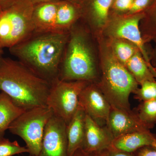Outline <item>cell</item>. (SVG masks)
<instances>
[{"instance_id": "obj_16", "label": "cell", "mask_w": 156, "mask_h": 156, "mask_svg": "<svg viewBox=\"0 0 156 156\" xmlns=\"http://www.w3.org/2000/svg\"><path fill=\"white\" fill-rule=\"evenodd\" d=\"M80 6L67 0L58 2L53 32L66 33L81 19Z\"/></svg>"}, {"instance_id": "obj_24", "label": "cell", "mask_w": 156, "mask_h": 156, "mask_svg": "<svg viewBox=\"0 0 156 156\" xmlns=\"http://www.w3.org/2000/svg\"><path fill=\"white\" fill-rule=\"evenodd\" d=\"M29 153L26 147L20 146L17 141H11L4 137L0 138V156H13Z\"/></svg>"}, {"instance_id": "obj_5", "label": "cell", "mask_w": 156, "mask_h": 156, "mask_svg": "<svg viewBox=\"0 0 156 156\" xmlns=\"http://www.w3.org/2000/svg\"><path fill=\"white\" fill-rule=\"evenodd\" d=\"M34 5L30 0H16L0 15V48H9L34 33Z\"/></svg>"}, {"instance_id": "obj_34", "label": "cell", "mask_w": 156, "mask_h": 156, "mask_svg": "<svg viewBox=\"0 0 156 156\" xmlns=\"http://www.w3.org/2000/svg\"><path fill=\"white\" fill-rule=\"evenodd\" d=\"M3 49L0 48V59L3 57Z\"/></svg>"}, {"instance_id": "obj_20", "label": "cell", "mask_w": 156, "mask_h": 156, "mask_svg": "<svg viewBox=\"0 0 156 156\" xmlns=\"http://www.w3.org/2000/svg\"><path fill=\"white\" fill-rule=\"evenodd\" d=\"M105 38L115 58L125 66L129 59L139 51L136 45L126 39Z\"/></svg>"}, {"instance_id": "obj_28", "label": "cell", "mask_w": 156, "mask_h": 156, "mask_svg": "<svg viewBox=\"0 0 156 156\" xmlns=\"http://www.w3.org/2000/svg\"><path fill=\"white\" fill-rule=\"evenodd\" d=\"M133 154L134 156H156V148L145 146L140 148Z\"/></svg>"}, {"instance_id": "obj_4", "label": "cell", "mask_w": 156, "mask_h": 156, "mask_svg": "<svg viewBox=\"0 0 156 156\" xmlns=\"http://www.w3.org/2000/svg\"><path fill=\"white\" fill-rule=\"evenodd\" d=\"M99 52L100 77L96 83L112 107L131 110L129 96L138 83L126 66L114 56L103 37L96 38Z\"/></svg>"}, {"instance_id": "obj_25", "label": "cell", "mask_w": 156, "mask_h": 156, "mask_svg": "<svg viewBox=\"0 0 156 156\" xmlns=\"http://www.w3.org/2000/svg\"><path fill=\"white\" fill-rule=\"evenodd\" d=\"M134 0H112L109 16H124L128 14Z\"/></svg>"}, {"instance_id": "obj_33", "label": "cell", "mask_w": 156, "mask_h": 156, "mask_svg": "<svg viewBox=\"0 0 156 156\" xmlns=\"http://www.w3.org/2000/svg\"><path fill=\"white\" fill-rule=\"evenodd\" d=\"M68 1H69L71 2L75 3V4H78L79 5L80 2L81 0H67Z\"/></svg>"}, {"instance_id": "obj_19", "label": "cell", "mask_w": 156, "mask_h": 156, "mask_svg": "<svg viewBox=\"0 0 156 156\" xmlns=\"http://www.w3.org/2000/svg\"><path fill=\"white\" fill-rule=\"evenodd\" d=\"M126 68L132 75L139 86L147 81L156 79L140 51H137L127 62Z\"/></svg>"}, {"instance_id": "obj_30", "label": "cell", "mask_w": 156, "mask_h": 156, "mask_svg": "<svg viewBox=\"0 0 156 156\" xmlns=\"http://www.w3.org/2000/svg\"><path fill=\"white\" fill-rule=\"evenodd\" d=\"M72 156H95V154L88 152L83 149L80 148L76 151Z\"/></svg>"}, {"instance_id": "obj_14", "label": "cell", "mask_w": 156, "mask_h": 156, "mask_svg": "<svg viewBox=\"0 0 156 156\" xmlns=\"http://www.w3.org/2000/svg\"><path fill=\"white\" fill-rule=\"evenodd\" d=\"M145 146L156 148V135L150 131H137L116 137L114 139L112 147L126 152L133 153Z\"/></svg>"}, {"instance_id": "obj_37", "label": "cell", "mask_w": 156, "mask_h": 156, "mask_svg": "<svg viewBox=\"0 0 156 156\" xmlns=\"http://www.w3.org/2000/svg\"><path fill=\"white\" fill-rule=\"evenodd\" d=\"M30 156H32L30 155Z\"/></svg>"}, {"instance_id": "obj_15", "label": "cell", "mask_w": 156, "mask_h": 156, "mask_svg": "<svg viewBox=\"0 0 156 156\" xmlns=\"http://www.w3.org/2000/svg\"><path fill=\"white\" fill-rule=\"evenodd\" d=\"M86 116L83 109L79 105L72 119L66 125L67 156H72L77 150L83 148L85 136Z\"/></svg>"}, {"instance_id": "obj_32", "label": "cell", "mask_w": 156, "mask_h": 156, "mask_svg": "<svg viewBox=\"0 0 156 156\" xmlns=\"http://www.w3.org/2000/svg\"><path fill=\"white\" fill-rule=\"evenodd\" d=\"M61 1L62 0H30L34 6L38 4H42V3L55 2H58Z\"/></svg>"}, {"instance_id": "obj_8", "label": "cell", "mask_w": 156, "mask_h": 156, "mask_svg": "<svg viewBox=\"0 0 156 156\" xmlns=\"http://www.w3.org/2000/svg\"><path fill=\"white\" fill-rule=\"evenodd\" d=\"M144 12L131 15L109 16L101 35L105 38H122L136 45L156 79V70L151 62L146 44L143 39L139 25Z\"/></svg>"}, {"instance_id": "obj_7", "label": "cell", "mask_w": 156, "mask_h": 156, "mask_svg": "<svg viewBox=\"0 0 156 156\" xmlns=\"http://www.w3.org/2000/svg\"><path fill=\"white\" fill-rule=\"evenodd\" d=\"M90 82L86 81H62L58 78L51 83L47 98V106L53 115L69 122L79 106V99L83 89Z\"/></svg>"}, {"instance_id": "obj_3", "label": "cell", "mask_w": 156, "mask_h": 156, "mask_svg": "<svg viewBox=\"0 0 156 156\" xmlns=\"http://www.w3.org/2000/svg\"><path fill=\"white\" fill-rule=\"evenodd\" d=\"M50 86L51 83L18 60L0 59V91L23 109L47 106Z\"/></svg>"}, {"instance_id": "obj_26", "label": "cell", "mask_w": 156, "mask_h": 156, "mask_svg": "<svg viewBox=\"0 0 156 156\" xmlns=\"http://www.w3.org/2000/svg\"><path fill=\"white\" fill-rule=\"evenodd\" d=\"M154 0H134L132 6L128 14L131 15L144 12L152 5Z\"/></svg>"}, {"instance_id": "obj_18", "label": "cell", "mask_w": 156, "mask_h": 156, "mask_svg": "<svg viewBox=\"0 0 156 156\" xmlns=\"http://www.w3.org/2000/svg\"><path fill=\"white\" fill-rule=\"evenodd\" d=\"M4 92L0 93V138L4 137L11 123L25 111Z\"/></svg>"}, {"instance_id": "obj_11", "label": "cell", "mask_w": 156, "mask_h": 156, "mask_svg": "<svg viewBox=\"0 0 156 156\" xmlns=\"http://www.w3.org/2000/svg\"><path fill=\"white\" fill-rule=\"evenodd\" d=\"M112 0H81V20L95 38L101 35L109 19Z\"/></svg>"}, {"instance_id": "obj_29", "label": "cell", "mask_w": 156, "mask_h": 156, "mask_svg": "<svg viewBox=\"0 0 156 156\" xmlns=\"http://www.w3.org/2000/svg\"><path fill=\"white\" fill-rule=\"evenodd\" d=\"M16 0H0V7L2 10L7 9L12 5Z\"/></svg>"}, {"instance_id": "obj_10", "label": "cell", "mask_w": 156, "mask_h": 156, "mask_svg": "<svg viewBox=\"0 0 156 156\" xmlns=\"http://www.w3.org/2000/svg\"><path fill=\"white\" fill-rule=\"evenodd\" d=\"M79 105L99 125H106L111 106L96 83H90L82 90Z\"/></svg>"}, {"instance_id": "obj_21", "label": "cell", "mask_w": 156, "mask_h": 156, "mask_svg": "<svg viewBox=\"0 0 156 156\" xmlns=\"http://www.w3.org/2000/svg\"><path fill=\"white\" fill-rule=\"evenodd\" d=\"M144 14L139 27L143 39L147 44L156 39V0H154Z\"/></svg>"}, {"instance_id": "obj_9", "label": "cell", "mask_w": 156, "mask_h": 156, "mask_svg": "<svg viewBox=\"0 0 156 156\" xmlns=\"http://www.w3.org/2000/svg\"><path fill=\"white\" fill-rule=\"evenodd\" d=\"M67 152L66 123L53 115L45 127L37 156H67Z\"/></svg>"}, {"instance_id": "obj_35", "label": "cell", "mask_w": 156, "mask_h": 156, "mask_svg": "<svg viewBox=\"0 0 156 156\" xmlns=\"http://www.w3.org/2000/svg\"><path fill=\"white\" fill-rule=\"evenodd\" d=\"M2 8H1V7H0V15H1V13H2Z\"/></svg>"}, {"instance_id": "obj_17", "label": "cell", "mask_w": 156, "mask_h": 156, "mask_svg": "<svg viewBox=\"0 0 156 156\" xmlns=\"http://www.w3.org/2000/svg\"><path fill=\"white\" fill-rule=\"evenodd\" d=\"M58 4V2H48L34 6L32 20L34 32H53Z\"/></svg>"}, {"instance_id": "obj_2", "label": "cell", "mask_w": 156, "mask_h": 156, "mask_svg": "<svg viewBox=\"0 0 156 156\" xmlns=\"http://www.w3.org/2000/svg\"><path fill=\"white\" fill-rule=\"evenodd\" d=\"M100 77L97 39L81 20L71 28L58 78L97 83Z\"/></svg>"}, {"instance_id": "obj_12", "label": "cell", "mask_w": 156, "mask_h": 156, "mask_svg": "<svg viewBox=\"0 0 156 156\" xmlns=\"http://www.w3.org/2000/svg\"><path fill=\"white\" fill-rule=\"evenodd\" d=\"M106 125L115 138L133 132L150 131L134 110H125L112 107Z\"/></svg>"}, {"instance_id": "obj_23", "label": "cell", "mask_w": 156, "mask_h": 156, "mask_svg": "<svg viewBox=\"0 0 156 156\" xmlns=\"http://www.w3.org/2000/svg\"><path fill=\"white\" fill-rule=\"evenodd\" d=\"M133 93L135 99L141 102L156 99V80L145 81Z\"/></svg>"}, {"instance_id": "obj_27", "label": "cell", "mask_w": 156, "mask_h": 156, "mask_svg": "<svg viewBox=\"0 0 156 156\" xmlns=\"http://www.w3.org/2000/svg\"><path fill=\"white\" fill-rule=\"evenodd\" d=\"M94 154L95 156H134L133 153L118 150L112 147Z\"/></svg>"}, {"instance_id": "obj_36", "label": "cell", "mask_w": 156, "mask_h": 156, "mask_svg": "<svg viewBox=\"0 0 156 156\" xmlns=\"http://www.w3.org/2000/svg\"><path fill=\"white\" fill-rule=\"evenodd\" d=\"M1 91H0V93H1Z\"/></svg>"}, {"instance_id": "obj_31", "label": "cell", "mask_w": 156, "mask_h": 156, "mask_svg": "<svg viewBox=\"0 0 156 156\" xmlns=\"http://www.w3.org/2000/svg\"><path fill=\"white\" fill-rule=\"evenodd\" d=\"M154 42L155 45L152 52H151L150 59L152 65L156 70V39L154 41Z\"/></svg>"}, {"instance_id": "obj_6", "label": "cell", "mask_w": 156, "mask_h": 156, "mask_svg": "<svg viewBox=\"0 0 156 156\" xmlns=\"http://www.w3.org/2000/svg\"><path fill=\"white\" fill-rule=\"evenodd\" d=\"M53 115L47 106L27 110L11 123L8 130L25 141L30 155L37 156L41 147L45 127Z\"/></svg>"}, {"instance_id": "obj_1", "label": "cell", "mask_w": 156, "mask_h": 156, "mask_svg": "<svg viewBox=\"0 0 156 156\" xmlns=\"http://www.w3.org/2000/svg\"><path fill=\"white\" fill-rule=\"evenodd\" d=\"M69 32H34L9 48L17 60L50 83L58 79Z\"/></svg>"}, {"instance_id": "obj_22", "label": "cell", "mask_w": 156, "mask_h": 156, "mask_svg": "<svg viewBox=\"0 0 156 156\" xmlns=\"http://www.w3.org/2000/svg\"><path fill=\"white\" fill-rule=\"evenodd\" d=\"M134 111L149 129L153 128L156 124V99L141 101Z\"/></svg>"}, {"instance_id": "obj_13", "label": "cell", "mask_w": 156, "mask_h": 156, "mask_svg": "<svg viewBox=\"0 0 156 156\" xmlns=\"http://www.w3.org/2000/svg\"><path fill=\"white\" fill-rule=\"evenodd\" d=\"M114 136L106 125L101 126L86 114L85 136L83 149L96 154L112 147Z\"/></svg>"}]
</instances>
